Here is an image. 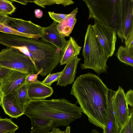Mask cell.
I'll list each match as a JSON object with an SVG mask.
<instances>
[{
    "label": "cell",
    "mask_w": 133,
    "mask_h": 133,
    "mask_svg": "<svg viewBox=\"0 0 133 133\" xmlns=\"http://www.w3.org/2000/svg\"><path fill=\"white\" fill-rule=\"evenodd\" d=\"M1 79H0V88L1 85Z\"/></svg>",
    "instance_id": "cell-37"
},
{
    "label": "cell",
    "mask_w": 133,
    "mask_h": 133,
    "mask_svg": "<svg viewBox=\"0 0 133 133\" xmlns=\"http://www.w3.org/2000/svg\"><path fill=\"white\" fill-rule=\"evenodd\" d=\"M10 70L9 69L1 68L0 69V79H2Z\"/></svg>",
    "instance_id": "cell-33"
},
{
    "label": "cell",
    "mask_w": 133,
    "mask_h": 133,
    "mask_svg": "<svg viewBox=\"0 0 133 133\" xmlns=\"http://www.w3.org/2000/svg\"><path fill=\"white\" fill-rule=\"evenodd\" d=\"M1 106L5 113L11 118H17L24 114V109L16 103L10 95L3 96Z\"/></svg>",
    "instance_id": "cell-19"
},
{
    "label": "cell",
    "mask_w": 133,
    "mask_h": 133,
    "mask_svg": "<svg viewBox=\"0 0 133 133\" xmlns=\"http://www.w3.org/2000/svg\"><path fill=\"white\" fill-rule=\"evenodd\" d=\"M81 48L75 39L70 37L61 53L60 65L65 64L75 57L77 56L79 54Z\"/></svg>",
    "instance_id": "cell-17"
},
{
    "label": "cell",
    "mask_w": 133,
    "mask_h": 133,
    "mask_svg": "<svg viewBox=\"0 0 133 133\" xmlns=\"http://www.w3.org/2000/svg\"><path fill=\"white\" fill-rule=\"evenodd\" d=\"M26 83L28 97L30 100L45 99L53 93L52 87L44 85L42 82Z\"/></svg>",
    "instance_id": "cell-13"
},
{
    "label": "cell",
    "mask_w": 133,
    "mask_h": 133,
    "mask_svg": "<svg viewBox=\"0 0 133 133\" xmlns=\"http://www.w3.org/2000/svg\"><path fill=\"white\" fill-rule=\"evenodd\" d=\"M108 89L98 76L89 72L77 77L70 92L89 121L103 130L107 126L108 118Z\"/></svg>",
    "instance_id": "cell-1"
},
{
    "label": "cell",
    "mask_w": 133,
    "mask_h": 133,
    "mask_svg": "<svg viewBox=\"0 0 133 133\" xmlns=\"http://www.w3.org/2000/svg\"><path fill=\"white\" fill-rule=\"evenodd\" d=\"M113 103L117 121L120 127L126 123L129 116L130 109L125 98V93L119 86L114 95Z\"/></svg>",
    "instance_id": "cell-11"
},
{
    "label": "cell",
    "mask_w": 133,
    "mask_h": 133,
    "mask_svg": "<svg viewBox=\"0 0 133 133\" xmlns=\"http://www.w3.org/2000/svg\"><path fill=\"white\" fill-rule=\"evenodd\" d=\"M57 24L56 22L53 21L50 25L44 27V34L41 38V40L53 45L62 52L67 41L58 32Z\"/></svg>",
    "instance_id": "cell-12"
},
{
    "label": "cell",
    "mask_w": 133,
    "mask_h": 133,
    "mask_svg": "<svg viewBox=\"0 0 133 133\" xmlns=\"http://www.w3.org/2000/svg\"><path fill=\"white\" fill-rule=\"evenodd\" d=\"M48 133H52V132L51 131V132H49Z\"/></svg>",
    "instance_id": "cell-39"
},
{
    "label": "cell",
    "mask_w": 133,
    "mask_h": 133,
    "mask_svg": "<svg viewBox=\"0 0 133 133\" xmlns=\"http://www.w3.org/2000/svg\"><path fill=\"white\" fill-rule=\"evenodd\" d=\"M95 35L109 57H112L115 50L117 34L114 29L100 23L95 21L92 25Z\"/></svg>",
    "instance_id": "cell-7"
},
{
    "label": "cell",
    "mask_w": 133,
    "mask_h": 133,
    "mask_svg": "<svg viewBox=\"0 0 133 133\" xmlns=\"http://www.w3.org/2000/svg\"><path fill=\"white\" fill-rule=\"evenodd\" d=\"M16 30L29 38L38 39L44 34V27L36 24L30 21L10 17L5 24Z\"/></svg>",
    "instance_id": "cell-9"
},
{
    "label": "cell",
    "mask_w": 133,
    "mask_h": 133,
    "mask_svg": "<svg viewBox=\"0 0 133 133\" xmlns=\"http://www.w3.org/2000/svg\"><path fill=\"white\" fill-rule=\"evenodd\" d=\"M0 67L28 74L39 72L28 56L18 49L8 47L0 51Z\"/></svg>",
    "instance_id": "cell-6"
},
{
    "label": "cell",
    "mask_w": 133,
    "mask_h": 133,
    "mask_svg": "<svg viewBox=\"0 0 133 133\" xmlns=\"http://www.w3.org/2000/svg\"><path fill=\"white\" fill-rule=\"evenodd\" d=\"M62 71L52 74H49L42 81V83L44 85L51 87L52 84L55 82L57 81L60 77Z\"/></svg>",
    "instance_id": "cell-26"
},
{
    "label": "cell",
    "mask_w": 133,
    "mask_h": 133,
    "mask_svg": "<svg viewBox=\"0 0 133 133\" xmlns=\"http://www.w3.org/2000/svg\"><path fill=\"white\" fill-rule=\"evenodd\" d=\"M11 2H16L21 4H22L26 5L28 3H32L33 2V1L29 0H10Z\"/></svg>",
    "instance_id": "cell-35"
},
{
    "label": "cell",
    "mask_w": 133,
    "mask_h": 133,
    "mask_svg": "<svg viewBox=\"0 0 133 133\" xmlns=\"http://www.w3.org/2000/svg\"><path fill=\"white\" fill-rule=\"evenodd\" d=\"M125 98L128 105L131 108L133 107V90L130 89L125 93Z\"/></svg>",
    "instance_id": "cell-29"
},
{
    "label": "cell",
    "mask_w": 133,
    "mask_h": 133,
    "mask_svg": "<svg viewBox=\"0 0 133 133\" xmlns=\"http://www.w3.org/2000/svg\"><path fill=\"white\" fill-rule=\"evenodd\" d=\"M81 59L77 56H76L66 64L57 81V85L65 87L74 82L77 65Z\"/></svg>",
    "instance_id": "cell-14"
},
{
    "label": "cell",
    "mask_w": 133,
    "mask_h": 133,
    "mask_svg": "<svg viewBox=\"0 0 133 133\" xmlns=\"http://www.w3.org/2000/svg\"><path fill=\"white\" fill-rule=\"evenodd\" d=\"M28 74L10 70L1 79L0 89L3 96L10 95L25 83Z\"/></svg>",
    "instance_id": "cell-10"
},
{
    "label": "cell",
    "mask_w": 133,
    "mask_h": 133,
    "mask_svg": "<svg viewBox=\"0 0 133 133\" xmlns=\"http://www.w3.org/2000/svg\"><path fill=\"white\" fill-rule=\"evenodd\" d=\"M34 13L36 17L38 18H41L43 15V12L39 9H35L34 11Z\"/></svg>",
    "instance_id": "cell-34"
},
{
    "label": "cell",
    "mask_w": 133,
    "mask_h": 133,
    "mask_svg": "<svg viewBox=\"0 0 133 133\" xmlns=\"http://www.w3.org/2000/svg\"><path fill=\"white\" fill-rule=\"evenodd\" d=\"M48 13L54 21L57 23H60L62 22L68 15L67 14H57L51 11H48Z\"/></svg>",
    "instance_id": "cell-28"
},
{
    "label": "cell",
    "mask_w": 133,
    "mask_h": 133,
    "mask_svg": "<svg viewBox=\"0 0 133 133\" xmlns=\"http://www.w3.org/2000/svg\"><path fill=\"white\" fill-rule=\"evenodd\" d=\"M125 46L128 48L133 47V33H132L125 40Z\"/></svg>",
    "instance_id": "cell-31"
},
{
    "label": "cell",
    "mask_w": 133,
    "mask_h": 133,
    "mask_svg": "<svg viewBox=\"0 0 133 133\" xmlns=\"http://www.w3.org/2000/svg\"><path fill=\"white\" fill-rule=\"evenodd\" d=\"M42 70H40L37 73L28 74L26 79V83H37L39 81L37 79V76L42 72Z\"/></svg>",
    "instance_id": "cell-30"
},
{
    "label": "cell",
    "mask_w": 133,
    "mask_h": 133,
    "mask_svg": "<svg viewBox=\"0 0 133 133\" xmlns=\"http://www.w3.org/2000/svg\"><path fill=\"white\" fill-rule=\"evenodd\" d=\"M82 54L84 60V63L80 64L82 69H91L98 75L107 72V62L109 57L90 24L88 25L85 33Z\"/></svg>",
    "instance_id": "cell-4"
},
{
    "label": "cell",
    "mask_w": 133,
    "mask_h": 133,
    "mask_svg": "<svg viewBox=\"0 0 133 133\" xmlns=\"http://www.w3.org/2000/svg\"><path fill=\"white\" fill-rule=\"evenodd\" d=\"M82 112L76 104L58 98L30 100L25 107L24 114L29 118L53 119L66 126L81 117Z\"/></svg>",
    "instance_id": "cell-3"
},
{
    "label": "cell",
    "mask_w": 133,
    "mask_h": 133,
    "mask_svg": "<svg viewBox=\"0 0 133 133\" xmlns=\"http://www.w3.org/2000/svg\"><path fill=\"white\" fill-rule=\"evenodd\" d=\"M78 9L77 7L75 9L68 14L62 22L57 23V30L62 37L67 36L71 33L77 22L76 16L78 11Z\"/></svg>",
    "instance_id": "cell-18"
},
{
    "label": "cell",
    "mask_w": 133,
    "mask_h": 133,
    "mask_svg": "<svg viewBox=\"0 0 133 133\" xmlns=\"http://www.w3.org/2000/svg\"><path fill=\"white\" fill-rule=\"evenodd\" d=\"M0 32L26 37L25 36L24 34L4 24L0 23Z\"/></svg>",
    "instance_id": "cell-27"
},
{
    "label": "cell",
    "mask_w": 133,
    "mask_h": 133,
    "mask_svg": "<svg viewBox=\"0 0 133 133\" xmlns=\"http://www.w3.org/2000/svg\"><path fill=\"white\" fill-rule=\"evenodd\" d=\"M1 68L0 67V69Z\"/></svg>",
    "instance_id": "cell-40"
},
{
    "label": "cell",
    "mask_w": 133,
    "mask_h": 133,
    "mask_svg": "<svg viewBox=\"0 0 133 133\" xmlns=\"http://www.w3.org/2000/svg\"><path fill=\"white\" fill-rule=\"evenodd\" d=\"M0 43L18 49L28 56L38 71L42 70L40 74L42 76L50 74L60 62L59 50L41 39L2 32L0 33Z\"/></svg>",
    "instance_id": "cell-2"
},
{
    "label": "cell",
    "mask_w": 133,
    "mask_h": 133,
    "mask_svg": "<svg viewBox=\"0 0 133 133\" xmlns=\"http://www.w3.org/2000/svg\"><path fill=\"white\" fill-rule=\"evenodd\" d=\"M118 59L125 64L133 67V47L128 48L123 45L119 46L116 54Z\"/></svg>",
    "instance_id": "cell-21"
},
{
    "label": "cell",
    "mask_w": 133,
    "mask_h": 133,
    "mask_svg": "<svg viewBox=\"0 0 133 133\" xmlns=\"http://www.w3.org/2000/svg\"><path fill=\"white\" fill-rule=\"evenodd\" d=\"M89 10V18L115 30L119 34L121 0H83Z\"/></svg>",
    "instance_id": "cell-5"
},
{
    "label": "cell",
    "mask_w": 133,
    "mask_h": 133,
    "mask_svg": "<svg viewBox=\"0 0 133 133\" xmlns=\"http://www.w3.org/2000/svg\"><path fill=\"white\" fill-rule=\"evenodd\" d=\"M116 91L108 89L107 93V107L108 118L103 133H118L121 127L117 121L113 105V101Z\"/></svg>",
    "instance_id": "cell-15"
},
{
    "label": "cell",
    "mask_w": 133,
    "mask_h": 133,
    "mask_svg": "<svg viewBox=\"0 0 133 133\" xmlns=\"http://www.w3.org/2000/svg\"><path fill=\"white\" fill-rule=\"evenodd\" d=\"M3 96V93L0 89V106L1 105Z\"/></svg>",
    "instance_id": "cell-36"
},
{
    "label": "cell",
    "mask_w": 133,
    "mask_h": 133,
    "mask_svg": "<svg viewBox=\"0 0 133 133\" xmlns=\"http://www.w3.org/2000/svg\"><path fill=\"white\" fill-rule=\"evenodd\" d=\"M118 133H133V108L130 109V114L128 120L121 127Z\"/></svg>",
    "instance_id": "cell-25"
},
{
    "label": "cell",
    "mask_w": 133,
    "mask_h": 133,
    "mask_svg": "<svg viewBox=\"0 0 133 133\" xmlns=\"http://www.w3.org/2000/svg\"><path fill=\"white\" fill-rule=\"evenodd\" d=\"M118 37L123 42L133 33V0H121Z\"/></svg>",
    "instance_id": "cell-8"
},
{
    "label": "cell",
    "mask_w": 133,
    "mask_h": 133,
    "mask_svg": "<svg viewBox=\"0 0 133 133\" xmlns=\"http://www.w3.org/2000/svg\"><path fill=\"white\" fill-rule=\"evenodd\" d=\"M5 133H15V132H9Z\"/></svg>",
    "instance_id": "cell-38"
},
{
    "label": "cell",
    "mask_w": 133,
    "mask_h": 133,
    "mask_svg": "<svg viewBox=\"0 0 133 133\" xmlns=\"http://www.w3.org/2000/svg\"><path fill=\"white\" fill-rule=\"evenodd\" d=\"M9 95L16 103L24 109L26 104L30 101L26 83Z\"/></svg>",
    "instance_id": "cell-20"
},
{
    "label": "cell",
    "mask_w": 133,
    "mask_h": 133,
    "mask_svg": "<svg viewBox=\"0 0 133 133\" xmlns=\"http://www.w3.org/2000/svg\"><path fill=\"white\" fill-rule=\"evenodd\" d=\"M18 128V126L10 119L0 118V133L15 132Z\"/></svg>",
    "instance_id": "cell-22"
},
{
    "label": "cell",
    "mask_w": 133,
    "mask_h": 133,
    "mask_svg": "<svg viewBox=\"0 0 133 133\" xmlns=\"http://www.w3.org/2000/svg\"><path fill=\"white\" fill-rule=\"evenodd\" d=\"M33 2L37 5L44 8L46 5L61 4L65 6L74 3L72 0H35Z\"/></svg>",
    "instance_id": "cell-23"
},
{
    "label": "cell",
    "mask_w": 133,
    "mask_h": 133,
    "mask_svg": "<svg viewBox=\"0 0 133 133\" xmlns=\"http://www.w3.org/2000/svg\"><path fill=\"white\" fill-rule=\"evenodd\" d=\"M16 9L10 0H0V12L8 15L11 14L15 11Z\"/></svg>",
    "instance_id": "cell-24"
},
{
    "label": "cell",
    "mask_w": 133,
    "mask_h": 133,
    "mask_svg": "<svg viewBox=\"0 0 133 133\" xmlns=\"http://www.w3.org/2000/svg\"><path fill=\"white\" fill-rule=\"evenodd\" d=\"M30 118L32 125L30 133H48L54 128L63 126L61 123L53 119L35 117Z\"/></svg>",
    "instance_id": "cell-16"
},
{
    "label": "cell",
    "mask_w": 133,
    "mask_h": 133,
    "mask_svg": "<svg viewBox=\"0 0 133 133\" xmlns=\"http://www.w3.org/2000/svg\"><path fill=\"white\" fill-rule=\"evenodd\" d=\"M10 17L8 15L3 12H0V23L6 24L9 21Z\"/></svg>",
    "instance_id": "cell-32"
}]
</instances>
